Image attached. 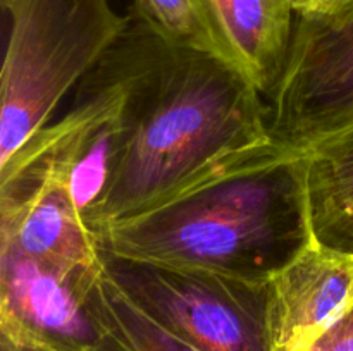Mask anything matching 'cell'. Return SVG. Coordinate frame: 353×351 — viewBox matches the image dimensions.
<instances>
[{
	"label": "cell",
	"instance_id": "obj_13",
	"mask_svg": "<svg viewBox=\"0 0 353 351\" xmlns=\"http://www.w3.org/2000/svg\"><path fill=\"white\" fill-rule=\"evenodd\" d=\"M133 10L168 43L214 55L238 67L205 0H134Z\"/></svg>",
	"mask_w": 353,
	"mask_h": 351
},
{
	"label": "cell",
	"instance_id": "obj_2",
	"mask_svg": "<svg viewBox=\"0 0 353 351\" xmlns=\"http://www.w3.org/2000/svg\"><path fill=\"white\" fill-rule=\"evenodd\" d=\"M117 258L269 281L310 240L302 157L224 179L99 234Z\"/></svg>",
	"mask_w": 353,
	"mask_h": 351
},
{
	"label": "cell",
	"instance_id": "obj_10",
	"mask_svg": "<svg viewBox=\"0 0 353 351\" xmlns=\"http://www.w3.org/2000/svg\"><path fill=\"white\" fill-rule=\"evenodd\" d=\"M240 71L268 96L292 43V0H205Z\"/></svg>",
	"mask_w": 353,
	"mask_h": 351
},
{
	"label": "cell",
	"instance_id": "obj_7",
	"mask_svg": "<svg viewBox=\"0 0 353 351\" xmlns=\"http://www.w3.org/2000/svg\"><path fill=\"white\" fill-rule=\"evenodd\" d=\"M95 274L71 277L0 246V339L26 351H117L86 301Z\"/></svg>",
	"mask_w": 353,
	"mask_h": 351
},
{
	"label": "cell",
	"instance_id": "obj_6",
	"mask_svg": "<svg viewBox=\"0 0 353 351\" xmlns=\"http://www.w3.org/2000/svg\"><path fill=\"white\" fill-rule=\"evenodd\" d=\"M279 143L309 155L353 131V23L296 16L281 72L265 96Z\"/></svg>",
	"mask_w": 353,
	"mask_h": 351
},
{
	"label": "cell",
	"instance_id": "obj_5",
	"mask_svg": "<svg viewBox=\"0 0 353 351\" xmlns=\"http://www.w3.org/2000/svg\"><path fill=\"white\" fill-rule=\"evenodd\" d=\"M103 255V268L154 322L200 351H274L268 281Z\"/></svg>",
	"mask_w": 353,
	"mask_h": 351
},
{
	"label": "cell",
	"instance_id": "obj_1",
	"mask_svg": "<svg viewBox=\"0 0 353 351\" xmlns=\"http://www.w3.org/2000/svg\"><path fill=\"white\" fill-rule=\"evenodd\" d=\"M141 23L123 151L90 220L97 234L224 179L302 157L276 140L264 96L240 69L174 47Z\"/></svg>",
	"mask_w": 353,
	"mask_h": 351
},
{
	"label": "cell",
	"instance_id": "obj_14",
	"mask_svg": "<svg viewBox=\"0 0 353 351\" xmlns=\"http://www.w3.org/2000/svg\"><path fill=\"white\" fill-rule=\"evenodd\" d=\"M295 14L327 26L353 23V0H292Z\"/></svg>",
	"mask_w": 353,
	"mask_h": 351
},
{
	"label": "cell",
	"instance_id": "obj_12",
	"mask_svg": "<svg viewBox=\"0 0 353 351\" xmlns=\"http://www.w3.org/2000/svg\"><path fill=\"white\" fill-rule=\"evenodd\" d=\"M86 301L117 351H200L145 315L103 267L86 284Z\"/></svg>",
	"mask_w": 353,
	"mask_h": 351
},
{
	"label": "cell",
	"instance_id": "obj_3",
	"mask_svg": "<svg viewBox=\"0 0 353 351\" xmlns=\"http://www.w3.org/2000/svg\"><path fill=\"white\" fill-rule=\"evenodd\" d=\"M9 33L0 74V165L52 123L64 96L130 24L109 0H0Z\"/></svg>",
	"mask_w": 353,
	"mask_h": 351
},
{
	"label": "cell",
	"instance_id": "obj_11",
	"mask_svg": "<svg viewBox=\"0 0 353 351\" xmlns=\"http://www.w3.org/2000/svg\"><path fill=\"white\" fill-rule=\"evenodd\" d=\"M310 234L324 246L353 253V131L302 157Z\"/></svg>",
	"mask_w": 353,
	"mask_h": 351
},
{
	"label": "cell",
	"instance_id": "obj_8",
	"mask_svg": "<svg viewBox=\"0 0 353 351\" xmlns=\"http://www.w3.org/2000/svg\"><path fill=\"white\" fill-rule=\"evenodd\" d=\"M0 246L71 277L92 275L103 265L99 236L64 179L52 172L0 181Z\"/></svg>",
	"mask_w": 353,
	"mask_h": 351
},
{
	"label": "cell",
	"instance_id": "obj_16",
	"mask_svg": "<svg viewBox=\"0 0 353 351\" xmlns=\"http://www.w3.org/2000/svg\"><path fill=\"white\" fill-rule=\"evenodd\" d=\"M292 351H305V348H295V350H292Z\"/></svg>",
	"mask_w": 353,
	"mask_h": 351
},
{
	"label": "cell",
	"instance_id": "obj_4",
	"mask_svg": "<svg viewBox=\"0 0 353 351\" xmlns=\"http://www.w3.org/2000/svg\"><path fill=\"white\" fill-rule=\"evenodd\" d=\"M130 14L126 31L76 86L71 109L0 165V181L31 172L64 179L88 224L109 189L126 134V103L143 33L140 17L133 9Z\"/></svg>",
	"mask_w": 353,
	"mask_h": 351
},
{
	"label": "cell",
	"instance_id": "obj_9",
	"mask_svg": "<svg viewBox=\"0 0 353 351\" xmlns=\"http://www.w3.org/2000/svg\"><path fill=\"white\" fill-rule=\"evenodd\" d=\"M269 334L274 351L305 348L353 308V253L310 236L268 281Z\"/></svg>",
	"mask_w": 353,
	"mask_h": 351
},
{
	"label": "cell",
	"instance_id": "obj_15",
	"mask_svg": "<svg viewBox=\"0 0 353 351\" xmlns=\"http://www.w3.org/2000/svg\"><path fill=\"white\" fill-rule=\"evenodd\" d=\"M305 351H353V308L305 346Z\"/></svg>",
	"mask_w": 353,
	"mask_h": 351
}]
</instances>
